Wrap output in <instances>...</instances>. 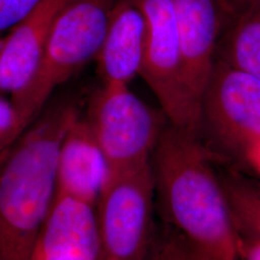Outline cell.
I'll return each mask as SVG.
<instances>
[{"label":"cell","instance_id":"16","mask_svg":"<svg viewBox=\"0 0 260 260\" xmlns=\"http://www.w3.org/2000/svg\"><path fill=\"white\" fill-rule=\"evenodd\" d=\"M42 0H0V38L35 9Z\"/></svg>","mask_w":260,"mask_h":260},{"label":"cell","instance_id":"18","mask_svg":"<svg viewBox=\"0 0 260 260\" xmlns=\"http://www.w3.org/2000/svg\"><path fill=\"white\" fill-rule=\"evenodd\" d=\"M237 235L241 260H260V242Z\"/></svg>","mask_w":260,"mask_h":260},{"label":"cell","instance_id":"6","mask_svg":"<svg viewBox=\"0 0 260 260\" xmlns=\"http://www.w3.org/2000/svg\"><path fill=\"white\" fill-rule=\"evenodd\" d=\"M110 170L134 167L150 161L160 133L167 123L128 85L103 82L93 98L88 117Z\"/></svg>","mask_w":260,"mask_h":260},{"label":"cell","instance_id":"3","mask_svg":"<svg viewBox=\"0 0 260 260\" xmlns=\"http://www.w3.org/2000/svg\"><path fill=\"white\" fill-rule=\"evenodd\" d=\"M117 0H68L58 14L37 70L11 96L20 135L35 121L60 85L95 58Z\"/></svg>","mask_w":260,"mask_h":260},{"label":"cell","instance_id":"8","mask_svg":"<svg viewBox=\"0 0 260 260\" xmlns=\"http://www.w3.org/2000/svg\"><path fill=\"white\" fill-rule=\"evenodd\" d=\"M187 89L201 103L224 28L234 18L223 0H173ZM201 110V108H200Z\"/></svg>","mask_w":260,"mask_h":260},{"label":"cell","instance_id":"21","mask_svg":"<svg viewBox=\"0 0 260 260\" xmlns=\"http://www.w3.org/2000/svg\"><path fill=\"white\" fill-rule=\"evenodd\" d=\"M2 39H3V38H0V46H1V43H2Z\"/></svg>","mask_w":260,"mask_h":260},{"label":"cell","instance_id":"20","mask_svg":"<svg viewBox=\"0 0 260 260\" xmlns=\"http://www.w3.org/2000/svg\"><path fill=\"white\" fill-rule=\"evenodd\" d=\"M256 0H223L225 7L233 14V17L247 9Z\"/></svg>","mask_w":260,"mask_h":260},{"label":"cell","instance_id":"1","mask_svg":"<svg viewBox=\"0 0 260 260\" xmlns=\"http://www.w3.org/2000/svg\"><path fill=\"white\" fill-rule=\"evenodd\" d=\"M150 163L162 223L190 259L241 260L223 186L202 138L167 121Z\"/></svg>","mask_w":260,"mask_h":260},{"label":"cell","instance_id":"13","mask_svg":"<svg viewBox=\"0 0 260 260\" xmlns=\"http://www.w3.org/2000/svg\"><path fill=\"white\" fill-rule=\"evenodd\" d=\"M216 60L260 79V0L236 15L224 28Z\"/></svg>","mask_w":260,"mask_h":260},{"label":"cell","instance_id":"4","mask_svg":"<svg viewBox=\"0 0 260 260\" xmlns=\"http://www.w3.org/2000/svg\"><path fill=\"white\" fill-rule=\"evenodd\" d=\"M155 186L150 161L110 172L94 212L102 260H147L154 240Z\"/></svg>","mask_w":260,"mask_h":260},{"label":"cell","instance_id":"9","mask_svg":"<svg viewBox=\"0 0 260 260\" xmlns=\"http://www.w3.org/2000/svg\"><path fill=\"white\" fill-rule=\"evenodd\" d=\"M110 172L108 161L90 122L80 116L69 128L60 146L56 194L94 206Z\"/></svg>","mask_w":260,"mask_h":260},{"label":"cell","instance_id":"5","mask_svg":"<svg viewBox=\"0 0 260 260\" xmlns=\"http://www.w3.org/2000/svg\"><path fill=\"white\" fill-rule=\"evenodd\" d=\"M147 22L139 75L155 94L168 122L202 138L201 110L189 93L173 0H132Z\"/></svg>","mask_w":260,"mask_h":260},{"label":"cell","instance_id":"11","mask_svg":"<svg viewBox=\"0 0 260 260\" xmlns=\"http://www.w3.org/2000/svg\"><path fill=\"white\" fill-rule=\"evenodd\" d=\"M36 260H102L94 206L55 194Z\"/></svg>","mask_w":260,"mask_h":260},{"label":"cell","instance_id":"19","mask_svg":"<svg viewBox=\"0 0 260 260\" xmlns=\"http://www.w3.org/2000/svg\"><path fill=\"white\" fill-rule=\"evenodd\" d=\"M242 156L260 176V138L251 143Z\"/></svg>","mask_w":260,"mask_h":260},{"label":"cell","instance_id":"12","mask_svg":"<svg viewBox=\"0 0 260 260\" xmlns=\"http://www.w3.org/2000/svg\"><path fill=\"white\" fill-rule=\"evenodd\" d=\"M147 37L146 19L132 0H117L95 59L103 82L128 85L139 75Z\"/></svg>","mask_w":260,"mask_h":260},{"label":"cell","instance_id":"7","mask_svg":"<svg viewBox=\"0 0 260 260\" xmlns=\"http://www.w3.org/2000/svg\"><path fill=\"white\" fill-rule=\"evenodd\" d=\"M201 134L243 155L260 138V79L216 60L201 98Z\"/></svg>","mask_w":260,"mask_h":260},{"label":"cell","instance_id":"14","mask_svg":"<svg viewBox=\"0 0 260 260\" xmlns=\"http://www.w3.org/2000/svg\"><path fill=\"white\" fill-rule=\"evenodd\" d=\"M237 234L260 242V180L229 170L218 174Z\"/></svg>","mask_w":260,"mask_h":260},{"label":"cell","instance_id":"10","mask_svg":"<svg viewBox=\"0 0 260 260\" xmlns=\"http://www.w3.org/2000/svg\"><path fill=\"white\" fill-rule=\"evenodd\" d=\"M68 0H42L35 9L2 39L0 93L21 91L37 70L51 28Z\"/></svg>","mask_w":260,"mask_h":260},{"label":"cell","instance_id":"2","mask_svg":"<svg viewBox=\"0 0 260 260\" xmlns=\"http://www.w3.org/2000/svg\"><path fill=\"white\" fill-rule=\"evenodd\" d=\"M80 116L75 95L50 100L19 138L0 151V260H36L55 198L60 146Z\"/></svg>","mask_w":260,"mask_h":260},{"label":"cell","instance_id":"15","mask_svg":"<svg viewBox=\"0 0 260 260\" xmlns=\"http://www.w3.org/2000/svg\"><path fill=\"white\" fill-rule=\"evenodd\" d=\"M147 260H191L184 245L164 223L156 225L152 247Z\"/></svg>","mask_w":260,"mask_h":260},{"label":"cell","instance_id":"17","mask_svg":"<svg viewBox=\"0 0 260 260\" xmlns=\"http://www.w3.org/2000/svg\"><path fill=\"white\" fill-rule=\"evenodd\" d=\"M20 132L15 108L11 101L0 95V151L19 138Z\"/></svg>","mask_w":260,"mask_h":260}]
</instances>
